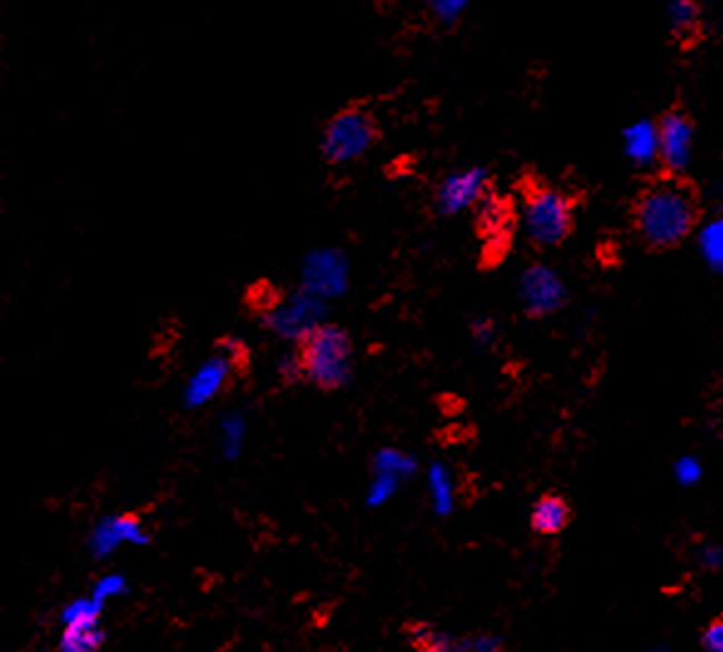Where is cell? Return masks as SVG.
Wrapping results in <instances>:
<instances>
[{
  "instance_id": "obj_1",
  "label": "cell",
  "mask_w": 723,
  "mask_h": 652,
  "mask_svg": "<svg viewBox=\"0 0 723 652\" xmlns=\"http://www.w3.org/2000/svg\"><path fill=\"white\" fill-rule=\"evenodd\" d=\"M630 219L644 247L652 251L674 249L699 225V189L684 175L658 172L636 192Z\"/></svg>"
},
{
  "instance_id": "obj_2",
  "label": "cell",
  "mask_w": 723,
  "mask_h": 652,
  "mask_svg": "<svg viewBox=\"0 0 723 652\" xmlns=\"http://www.w3.org/2000/svg\"><path fill=\"white\" fill-rule=\"evenodd\" d=\"M519 223L537 249H555L574 229V199L565 189L527 175L519 182Z\"/></svg>"
},
{
  "instance_id": "obj_3",
  "label": "cell",
  "mask_w": 723,
  "mask_h": 652,
  "mask_svg": "<svg viewBox=\"0 0 723 652\" xmlns=\"http://www.w3.org/2000/svg\"><path fill=\"white\" fill-rule=\"evenodd\" d=\"M301 356L304 376L321 392H338L350 382V356L354 342L338 324H321L306 334L296 346Z\"/></svg>"
},
{
  "instance_id": "obj_4",
  "label": "cell",
  "mask_w": 723,
  "mask_h": 652,
  "mask_svg": "<svg viewBox=\"0 0 723 652\" xmlns=\"http://www.w3.org/2000/svg\"><path fill=\"white\" fill-rule=\"evenodd\" d=\"M378 135L374 115L360 105H348L324 125L318 150L328 165L356 162L378 142Z\"/></svg>"
},
{
  "instance_id": "obj_5",
  "label": "cell",
  "mask_w": 723,
  "mask_h": 652,
  "mask_svg": "<svg viewBox=\"0 0 723 652\" xmlns=\"http://www.w3.org/2000/svg\"><path fill=\"white\" fill-rule=\"evenodd\" d=\"M261 324L271 329L279 339L299 344L316 326L326 324V299L299 289L291 297H284L274 309L261 314Z\"/></svg>"
},
{
  "instance_id": "obj_6",
  "label": "cell",
  "mask_w": 723,
  "mask_h": 652,
  "mask_svg": "<svg viewBox=\"0 0 723 652\" xmlns=\"http://www.w3.org/2000/svg\"><path fill=\"white\" fill-rule=\"evenodd\" d=\"M517 297L527 317L542 319L559 312L567 304V287L555 269L547 265H529L517 281Z\"/></svg>"
},
{
  "instance_id": "obj_7",
  "label": "cell",
  "mask_w": 723,
  "mask_h": 652,
  "mask_svg": "<svg viewBox=\"0 0 723 652\" xmlns=\"http://www.w3.org/2000/svg\"><path fill=\"white\" fill-rule=\"evenodd\" d=\"M658 162L668 175H684V167L694 150V120L684 108L666 110L656 120Z\"/></svg>"
},
{
  "instance_id": "obj_8",
  "label": "cell",
  "mask_w": 723,
  "mask_h": 652,
  "mask_svg": "<svg viewBox=\"0 0 723 652\" xmlns=\"http://www.w3.org/2000/svg\"><path fill=\"white\" fill-rule=\"evenodd\" d=\"M491 195V175L485 167H467L445 177L435 192V209L443 217H455L465 209L477 207Z\"/></svg>"
},
{
  "instance_id": "obj_9",
  "label": "cell",
  "mask_w": 723,
  "mask_h": 652,
  "mask_svg": "<svg viewBox=\"0 0 723 652\" xmlns=\"http://www.w3.org/2000/svg\"><path fill=\"white\" fill-rule=\"evenodd\" d=\"M517 217L519 215L515 213L513 202L505 197L487 195L483 202L477 205V233H481V237L485 241V247H487L485 259H491V265H497L495 247H499V255H505Z\"/></svg>"
},
{
  "instance_id": "obj_10",
  "label": "cell",
  "mask_w": 723,
  "mask_h": 652,
  "mask_svg": "<svg viewBox=\"0 0 723 652\" xmlns=\"http://www.w3.org/2000/svg\"><path fill=\"white\" fill-rule=\"evenodd\" d=\"M237 372H239L237 364L221 352L209 356V359L201 364L185 384V394H182L185 406L199 408L209 402H215V398L231 384V378L237 376Z\"/></svg>"
},
{
  "instance_id": "obj_11",
  "label": "cell",
  "mask_w": 723,
  "mask_h": 652,
  "mask_svg": "<svg viewBox=\"0 0 723 652\" xmlns=\"http://www.w3.org/2000/svg\"><path fill=\"white\" fill-rule=\"evenodd\" d=\"M346 277H348V265L344 255H338L334 249H321V251H314V255L306 259L301 289L326 299L331 297V294L346 289Z\"/></svg>"
},
{
  "instance_id": "obj_12",
  "label": "cell",
  "mask_w": 723,
  "mask_h": 652,
  "mask_svg": "<svg viewBox=\"0 0 723 652\" xmlns=\"http://www.w3.org/2000/svg\"><path fill=\"white\" fill-rule=\"evenodd\" d=\"M120 543H150V535H147L140 515L135 513H120L110 515V518H102L92 531V553L95 555H108L112 553Z\"/></svg>"
},
{
  "instance_id": "obj_13",
  "label": "cell",
  "mask_w": 723,
  "mask_h": 652,
  "mask_svg": "<svg viewBox=\"0 0 723 652\" xmlns=\"http://www.w3.org/2000/svg\"><path fill=\"white\" fill-rule=\"evenodd\" d=\"M668 20H672V38L684 50L696 48L704 38V20H701V8L689 0H676L668 6Z\"/></svg>"
},
{
  "instance_id": "obj_14",
  "label": "cell",
  "mask_w": 723,
  "mask_h": 652,
  "mask_svg": "<svg viewBox=\"0 0 723 652\" xmlns=\"http://www.w3.org/2000/svg\"><path fill=\"white\" fill-rule=\"evenodd\" d=\"M572 508L570 503L557 496V493H547L542 496L533 508V531L539 535H557L570 525Z\"/></svg>"
},
{
  "instance_id": "obj_15",
  "label": "cell",
  "mask_w": 723,
  "mask_h": 652,
  "mask_svg": "<svg viewBox=\"0 0 723 652\" xmlns=\"http://www.w3.org/2000/svg\"><path fill=\"white\" fill-rule=\"evenodd\" d=\"M624 150L636 165H652L658 160L656 122L640 120L624 132Z\"/></svg>"
},
{
  "instance_id": "obj_16",
  "label": "cell",
  "mask_w": 723,
  "mask_h": 652,
  "mask_svg": "<svg viewBox=\"0 0 723 652\" xmlns=\"http://www.w3.org/2000/svg\"><path fill=\"white\" fill-rule=\"evenodd\" d=\"M105 633L100 625H66L60 638V652H100Z\"/></svg>"
},
{
  "instance_id": "obj_17",
  "label": "cell",
  "mask_w": 723,
  "mask_h": 652,
  "mask_svg": "<svg viewBox=\"0 0 723 652\" xmlns=\"http://www.w3.org/2000/svg\"><path fill=\"white\" fill-rule=\"evenodd\" d=\"M428 488H430V501L433 508L438 515H448L455 506V491H453V478L448 468L443 464H433L428 471Z\"/></svg>"
},
{
  "instance_id": "obj_18",
  "label": "cell",
  "mask_w": 723,
  "mask_h": 652,
  "mask_svg": "<svg viewBox=\"0 0 723 652\" xmlns=\"http://www.w3.org/2000/svg\"><path fill=\"white\" fill-rule=\"evenodd\" d=\"M374 471L380 473V476H393V478L403 481L406 476H410L413 471H416V461H413V456L403 454L400 448L386 446V448L376 451Z\"/></svg>"
},
{
  "instance_id": "obj_19",
  "label": "cell",
  "mask_w": 723,
  "mask_h": 652,
  "mask_svg": "<svg viewBox=\"0 0 723 652\" xmlns=\"http://www.w3.org/2000/svg\"><path fill=\"white\" fill-rule=\"evenodd\" d=\"M699 247L704 251L709 265L723 271V219H716V223H711L701 229Z\"/></svg>"
},
{
  "instance_id": "obj_20",
  "label": "cell",
  "mask_w": 723,
  "mask_h": 652,
  "mask_svg": "<svg viewBox=\"0 0 723 652\" xmlns=\"http://www.w3.org/2000/svg\"><path fill=\"white\" fill-rule=\"evenodd\" d=\"M413 645H416V652H457V645L450 643V638L430 625L413 628Z\"/></svg>"
},
{
  "instance_id": "obj_21",
  "label": "cell",
  "mask_w": 723,
  "mask_h": 652,
  "mask_svg": "<svg viewBox=\"0 0 723 652\" xmlns=\"http://www.w3.org/2000/svg\"><path fill=\"white\" fill-rule=\"evenodd\" d=\"M244 434H247V424H244L241 414H227L225 424H221V446H225V456L234 458L239 454Z\"/></svg>"
},
{
  "instance_id": "obj_22",
  "label": "cell",
  "mask_w": 723,
  "mask_h": 652,
  "mask_svg": "<svg viewBox=\"0 0 723 652\" xmlns=\"http://www.w3.org/2000/svg\"><path fill=\"white\" fill-rule=\"evenodd\" d=\"M398 486H400L398 478L380 476V473H376V478L368 488V503H370V506H380V503H386L393 496V493L398 491Z\"/></svg>"
},
{
  "instance_id": "obj_23",
  "label": "cell",
  "mask_w": 723,
  "mask_h": 652,
  "mask_svg": "<svg viewBox=\"0 0 723 652\" xmlns=\"http://www.w3.org/2000/svg\"><path fill=\"white\" fill-rule=\"evenodd\" d=\"M276 372H279L284 384H299V382H304V378H306L304 376V364H301L299 352L284 354L279 366H276Z\"/></svg>"
},
{
  "instance_id": "obj_24",
  "label": "cell",
  "mask_w": 723,
  "mask_h": 652,
  "mask_svg": "<svg viewBox=\"0 0 723 652\" xmlns=\"http://www.w3.org/2000/svg\"><path fill=\"white\" fill-rule=\"evenodd\" d=\"M701 648L704 652H723V615L709 620V625L701 630Z\"/></svg>"
},
{
  "instance_id": "obj_25",
  "label": "cell",
  "mask_w": 723,
  "mask_h": 652,
  "mask_svg": "<svg viewBox=\"0 0 723 652\" xmlns=\"http://www.w3.org/2000/svg\"><path fill=\"white\" fill-rule=\"evenodd\" d=\"M503 650L505 645L497 635H475L463 640V643L457 645V652H503Z\"/></svg>"
},
{
  "instance_id": "obj_26",
  "label": "cell",
  "mask_w": 723,
  "mask_h": 652,
  "mask_svg": "<svg viewBox=\"0 0 723 652\" xmlns=\"http://www.w3.org/2000/svg\"><path fill=\"white\" fill-rule=\"evenodd\" d=\"M465 0H438V3H433V16L440 20L445 26H453L457 18L465 13Z\"/></svg>"
},
{
  "instance_id": "obj_27",
  "label": "cell",
  "mask_w": 723,
  "mask_h": 652,
  "mask_svg": "<svg viewBox=\"0 0 723 652\" xmlns=\"http://www.w3.org/2000/svg\"><path fill=\"white\" fill-rule=\"evenodd\" d=\"M674 473H676V481L682 483V486H694V483L701 481V473H704V471H701V464L696 458L684 456V458L676 461Z\"/></svg>"
},
{
  "instance_id": "obj_28",
  "label": "cell",
  "mask_w": 723,
  "mask_h": 652,
  "mask_svg": "<svg viewBox=\"0 0 723 652\" xmlns=\"http://www.w3.org/2000/svg\"><path fill=\"white\" fill-rule=\"evenodd\" d=\"M125 577L122 575H108V577H102V581L98 583V587H95V597L92 601H98L102 605L105 597H110V595H120L125 593Z\"/></svg>"
},
{
  "instance_id": "obj_29",
  "label": "cell",
  "mask_w": 723,
  "mask_h": 652,
  "mask_svg": "<svg viewBox=\"0 0 723 652\" xmlns=\"http://www.w3.org/2000/svg\"><path fill=\"white\" fill-rule=\"evenodd\" d=\"M696 561L701 567H704V571H719V567L723 565V551L714 543H706L699 549Z\"/></svg>"
},
{
  "instance_id": "obj_30",
  "label": "cell",
  "mask_w": 723,
  "mask_h": 652,
  "mask_svg": "<svg viewBox=\"0 0 723 652\" xmlns=\"http://www.w3.org/2000/svg\"><path fill=\"white\" fill-rule=\"evenodd\" d=\"M473 336H475V342L477 344H493L495 342V336H497V326L493 319H477L473 324Z\"/></svg>"
}]
</instances>
